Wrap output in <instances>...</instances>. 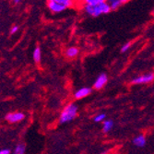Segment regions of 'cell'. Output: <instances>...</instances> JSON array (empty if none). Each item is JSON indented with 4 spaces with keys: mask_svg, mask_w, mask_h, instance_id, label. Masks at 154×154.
<instances>
[{
    "mask_svg": "<svg viewBox=\"0 0 154 154\" xmlns=\"http://www.w3.org/2000/svg\"><path fill=\"white\" fill-rule=\"evenodd\" d=\"M114 127V122L112 120H106L103 122V129L105 133L109 132L112 130V128H113Z\"/></svg>",
    "mask_w": 154,
    "mask_h": 154,
    "instance_id": "4fadbf2b",
    "label": "cell"
},
{
    "mask_svg": "<svg viewBox=\"0 0 154 154\" xmlns=\"http://www.w3.org/2000/svg\"><path fill=\"white\" fill-rule=\"evenodd\" d=\"M13 154H25V146L21 143L18 144L14 149Z\"/></svg>",
    "mask_w": 154,
    "mask_h": 154,
    "instance_id": "5bb4252c",
    "label": "cell"
},
{
    "mask_svg": "<svg viewBox=\"0 0 154 154\" xmlns=\"http://www.w3.org/2000/svg\"><path fill=\"white\" fill-rule=\"evenodd\" d=\"M76 0H47V8L53 14L61 13L75 6Z\"/></svg>",
    "mask_w": 154,
    "mask_h": 154,
    "instance_id": "7a4b0ae2",
    "label": "cell"
},
{
    "mask_svg": "<svg viewBox=\"0 0 154 154\" xmlns=\"http://www.w3.org/2000/svg\"><path fill=\"white\" fill-rule=\"evenodd\" d=\"M78 114V106L75 103H69L67 106L65 107L61 116L59 117L60 124H66L72 121Z\"/></svg>",
    "mask_w": 154,
    "mask_h": 154,
    "instance_id": "3957f363",
    "label": "cell"
},
{
    "mask_svg": "<svg viewBox=\"0 0 154 154\" xmlns=\"http://www.w3.org/2000/svg\"><path fill=\"white\" fill-rule=\"evenodd\" d=\"M108 81V77L105 73H102L98 76V78L96 79L95 82L93 83V87L96 89V90H100L102 89L105 84L107 83Z\"/></svg>",
    "mask_w": 154,
    "mask_h": 154,
    "instance_id": "5b68a950",
    "label": "cell"
},
{
    "mask_svg": "<svg viewBox=\"0 0 154 154\" xmlns=\"http://www.w3.org/2000/svg\"><path fill=\"white\" fill-rule=\"evenodd\" d=\"M108 0H79V4L81 5H97L103 2H107Z\"/></svg>",
    "mask_w": 154,
    "mask_h": 154,
    "instance_id": "8fae6325",
    "label": "cell"
},
{
    "mask_svg": "<svg viewBox=\"0 0 154 154\" xmlns=\"http://www.w3.org/2000/svg\"><path fill=\"white\" fill-rule=\"evenodd\" d=\"M25 118L23 113H10L6 116V119L9 123H18Z\"/></svg>",
    "mask_w": 154,
    "mask_h": 154,
    "instance_id": "8992f818",
    "label": "cell"
},
{
    "mask_svg": "<svg viewBox=\"0 0 154 154\" xmlns=\"http://www.w3.org/2000/svg\"><path fill=\"white\" fill-rule=\"evenodd\" d=\"M20 1H21V0H13V3L14 4H19Z\"/></svg>",
    "mask_w": 154,
    "mask_h": 154,
    "instance_id": "d6986e66",
    "label": "cell"
},
{
    "mask_svg": "<svg viewBox=\"0 0 154 154\" xmlns=\"http://www.w3.org/2000/svg\"><path fill=\"white\" fill-rule=\"evenodd\" d=\"M91 92H92L91 88H89V87H83V88L78 90V91L75 92V98H76V99H82V98H85V97H87L88 95H90Z\"/></svg>",
    "mask_w": 154,
    "mask_h": 154,
    "instance_id": "52a82bcc",
    "label": "cell"
},
{
    "mask_svg": "<svg viewBox=\"0 0 154 154\" xmlns=\"http://www.w3.org/2000/svg\"><path fill=\"white\" fill-rule=\"evenodd\" d=\"M154 79V73H149L146 75H142L139 76L137 78H135L132 80V83L134 84H145V83H149L150 81H152Z\"/></svg>",
    "mask_w": 154,
    "mask_h": 154,
    "instance_id": "277c9868",
    "label": "cell"
},
{
    "mask_svg": "<svg viewBox=\"0 0 154 154\" xmlns=\"http://www.w3.org/2000/svg\"><path fill=\"white\" fill-rule=\"evenodd\" d=\"M83 12L90 17H99L105 14H109L112 9L107 2H103L97 5H81Z\"/></svg>",
    "mask_w": 154,
    "mask_h": 154,
    "instance_id": "6da1fadb",
    "label": "cell"
},
{
    "mask_svg": "<svg viewBox=\"0 0 154 154\" xmlns=\"http://www.w3.org/2000/svg\"><path fill=\"white\" fill-rule=\"evenodd\" d=\"M133 144L136 147L138 148H143L146 145V138L143 135H138L133 139Z\"/></svg>",
    "mask_w": 154,
    "mask_h": 154,
    "instance_id": "9c48e42d",
    "label": "cell"
},
{
    "mask_svg": "<svg viewBox=\"0 0 154 154\" xmlns=\"http://www.w3.org/2000/svg\"><path fill=\"white\" fill-rule=\"evenodd\" d=\"M128 1L129 0H108L107 3L109 4L112 10H116Z\"/></svg>",
    "mask_w": 154,
    "mask_h": 154,
    "instance_id": "ba28073f",
    "label": "cell"
},
{
    "mask_svg": "<svg viewBox=\"0 0 154 154\" xmlns=\"http://www.w3.org/2000/svg\"><path fill=\"white\" fill-rule=\"evenodd\" d=\"M18 31H19V26L14 25L11 27V29H10V34H15Z\"/></svg>",
    "mask_w": 154,
    "mask_h": 154,
    "instance_id": "e0dca14e",
    "label": "cell"
},
{
    "mask_svg": "<svg viewBox=\"0 0 154 154\" xmlns=\"http://www.w3.org/2000/svg\"><path fill=\"white\" fill-rule=\"evenodd\" d=\"M106 117V115L105 114H99L98 116H96L95 117H94V121L96 122V123H99V122H102V121H103L104 120V118Z\"/></svg>",
    "mask_w": 154,
    "mask_h": 154,
    "instance_id": "9a60e30c",
    "label": "cell"
},
{
    "mask_svg": "<svg viewBox=\"0 0 154 154\" xmlns=\"http://www.w3.org/2000/svg\"><path fill=\"white\" fill-rule=\"evenodd\" d=\"M131 43L130 42H128V43L127 44H125L122 47H121V53H125V52H128L129 50V48L131 47Z\"/></svg>",
    "mask_w": 154,
    "mask_h": 154,
    "instance_id": "2e32d148",
    "label": "cell"
},
{
    "mask_svg": "<svg viewBox=\"0 0 154 154\" xmlns=\"http://www.w3.org/2000/svg\"><path fill=\"white\" fill-rule=\"evenodd\" d=\"M10 153H11V151L8 149H3L0 150V154H10Z\"/></svg>",
    "mask_w": 154,
    "mask_h": 154,
    "instance_id": "ac0fdd59",
    "label": "cell"
},
{
    "mask_svg": "<svg viewBox=\"0 0 154 154\" xmlns=\"http://www.w3.org/2000/svg\"><path fill=\"white\" fill-rule=\"evenodd\" d=\"M79 50L77 47L72 46V47H69L66 50V55L69 58H74L79 54Z\"/></svg>",
    "mask_w": 154,
    "mask_h": 154,
    "instance_id": "30bf717a",
    "label": "cell"
},
{
    "mask_svg": "<svg viewBox=\"0 0 154 154\" xmlns=\"http://www.w3.org/2000/svg\"><path fill=\"white\" fill-rule=\"evenodd\" d=\"M41 57H42V54H41V48L39 46L35 47L33 54H32V57L35 63H39L41 61Z\"/></svg>",
    "mask_w": 154,
    "mask_h": 154,
    "instance_id": "7c38bea8",
    "label": "cell"
}]
</instances>
